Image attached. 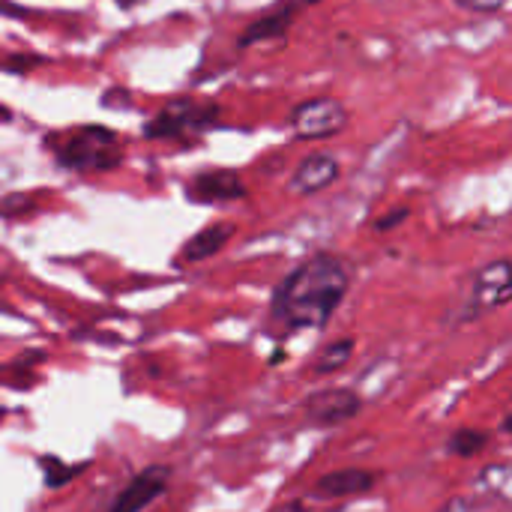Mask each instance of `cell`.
Masks as SVG:
<instances>
[{
    "label": "cell",
    "instance_id": "cell-1",
    "mask_svg": "<svg viewBox=\"0 0 512 512\" xmlns=\"http://www.w3.org/2000/svg\"><path fill=\"white\" fill-rule=\"evenodd\" d=\"M348 285L351 276L345 261L336 255H315L279 285L270 309L273 321L285 330H318L333 318Z\"/></svg>",
    "mask_w": 512,
    "mask_h": 512
},
{
    "label": "cell",
    "instance_id": "cell-2",
    "mask_svg": "<svg viewBox=\"0 0 512 512\" xmlns=\"http://www.w3.org/2000/svg\"><path fill=\"white\" fill-rule=\"evenodd\" d=\"M57 162L69 171H111L123 162L120 141L105 126H84L54 144Z\"/></svg>",
    "mask_w": 512,
    "mask_h": 512
},
{
    "label": "cell",
    "instance_id": "cell-3",
    "mask_svg": "<svg viewBox=\"0 0 512 512\" xmlns=\"http://www.w3.org/2000/svg\"><path fill=\"white\" fill-rule=\"evenodd\" d=\"M216 123H219V105L183 96V99L168 102L144 126V135L147 138H189V135L213 129Z\"/></svg>",
    "mask_w": 512,
    "mask_h": 512
},
{
    "label": "cell",
    "instance_id": "cell-4",
    "mask_svg": "<svg viewBox=\"0 0 512 512\" xmlns=\"http://www.w3.org/2000/svg\"><path fill=\"white\" fill-rule=\"evenodd\" d=\"M348 123V108L339 99L321 96V99H309L303 105H297L291 111V129L297 138L303 141H315V138H333L345 129Z\"/></svg>",
    "mask_w": 512,
    "mask_h": 512
},
{
    "label": "cell",
    "instance_id": "cell-5",
    "mask_svg": "<svg viewBox=\"0 0 512 512\" xmlns=\"http://www.w3.org/2000/svg\"><path fill=\"white\" fill-rule=\"evenodd\" d=\"M339 174H342V168H339V159L333 153H324V150L309 153L297 165V171L291 174L288 192H294V195H318L327 186H333L339 180Z\"/></svg>",
    "mask_w": 512,
    "mask_h": 512
},
{
    "label": "cell",
    "instance_id": "cell-6",
    "mask_svg": "<svg viewBox=\"0 0 512 512\" xmlns=\"http://www.w3.org/2000/svg\"><path fill=\"white\" fill-rule=\"evenodd\" d=\"M168 480H171V468L165 465H150L144 468L138 477L129 480V486L117 495L111 512H141L147 504H153L165 489H168Z\"/></svg>",
    "mask_w": 512,
    "mask_h": 512
},
{
    "label": "cell",
    "instance_id": "cell-7",
    "mask_svg": "<svg viewBox=\"0 0 512 512\" xmlns=\"http://www.w3.org/2000/svg\"><path fill=\"white\" fill-rule=\"evenodd\" d=\"M360 408H363V402L351 390H321V393L309 396V402H306V414L315 426H339V423L351 420Z\"/></svg>",
    "mask_w": 512,
    "mask_h": 512
},
{
    "label": "cell",
    "instance_id": "cell-8",
    "mask_svg": "<svg viewBox=\"0 0 512 512\" xmlns=\"http://www.w3.org/2000/svg\"><path fill=\"white\" fill-rule=\"evenodd\" d=\"M186 192L198 204H222V201H240L246 195V183L240 180V174L216 168V171L198 174Z\"/></svg>",
    "mask_w": 512,
    "mask_h": 512
},
{
    "label": "cell",
    "instance_id": "cell-9",
    "mask_svg": "<svg viewBox=\"0 0 512 512\" xmlns=\"http://www.w3.org/2000/svg\"><path fill=\"white\" fill-rule=\"evenodd\" d=\"M512 285H510V261L501 258L495 264H489L486 270H480L477 282H474V309H498L510 303Z\"/></svg>",
    "mask_w": 512,
    "mask_h": 512
},
{
    "label": "cell",
    "instance_id": "cell-10",
    "mask_svg": "<svg viewBox=\"0 0 512 512\" xmlns=\"http://www.w3.org/2000/svg\"><path fill=\"white\" fill-rule=\"evenodd\" d=\"M372 486H375V474L363 468H345V471L324 474L315 483V495L318 498H357V495H366Z\"/></svg>",
    "mask_w": 512,
    "mask_h": 512
},
{
    "label": "cell",
    "instance_id": "cell-11",
    "mask_svg": "<svg viewBox=\"0 0 512 512\" xmlns=\"http://www.w3.org/2000/svg\"><path fill=\"white\" fill-rule=\"evenodd\" d=\"M231 234H234V225H210V228H204V231H198L186 246H183V261H207V258H213L216 252H222L225 249V243L231 240Z\"/></svg>",
    "mask_w": 512,
    "mask_h": 512
},
{
    "label": "cell",
    "instance_id": "cell-12",
    "mask_svg": "<svg viewBox=\"0 0 512 512\" xmlns=\"http://www.w3.org/2000/svg\"><path fill=\"white\" fill-rule=\"evenodd\" d=\"M291 24V9H279L276 15H267L261 21H255L243 36H240V45H252V42H261V39H270V36H282Z\"/></svg>",
    "mask_w": 512,
    "mask_h": 512
},
{
    "label": "cell",
    "instance_id": "cell-13",
    "mask_svg": "<svg viewBox=\"0 0 512 512\" xmlns=\"http://www.w3.org/2000/svg\"><path fill=\"white\" fill-rule=\"evenodd\" d=\"M39 465H42V474H45V486L48 489H60V486H66L72 477H78L84 471V465H66V462H60L54 456H42Z\"/></svg>",
    "mask_w": 512,
    "mask_h": 512
},
{
    "label": "cell",
    "instance_id": "cell-14",
    "mask_svg": "<svg viewBox=\"0 0 512 512\" xmlns=\"http://www.w3.org/2000/svg\"><path fill=\"white\" fill-rule=\"evenodd\" d=\"M351 354H354V342H351V339H345V342H333V345H327V348H324V354L318 357L315 372H318V375H330V372L342 369V366L351 360Z\"/></svg>",
    "mask_w": 512,
    "mask_h": 512
},
{
    "label": "cell",
    "instance_id": "cell-15",
    "mask_svg": "<svg viewBox=\"0 0 512 512\" xmlns=\"http://www.w3.org/2000/svg\"><path fill=\"white\" fill-rule=\"evenodd\" d=\"M489 444V435L486 432H474V429H462L450 438V453L456 456H474L480 453L483 447Z\"/></svg>",
    "mask_w": 512,
    "mask_h": 512
},
{
    "label": "cell",
    "instance_id": "cell-16",
    "mask_svg": "<svg viewBox=\"0 0 512 512\" xmlns=\"http://www.w3.org/2000/svg\"><path fill=\"white\" fill-rule=\"evenodd\" d=\"M453 3L465 12H501L507 9L510 0H453Z\"/></svg>",
    "mask_w": 512,
    "mask_h": 512
},
{
    "label": "cell",
    "instance_id": "cell-17",
    "mask_svg": "<svg viewBox=\"0 0 512 512\" xmlns=\"http://www.w3.org/2000/svg\"><path fill=\"white\" fill-rule=\"evenodd\" d=\"M405 216H408V207H402V210H396V213H390L387 219H381V222H378V228H381V231H387V228H393V225H399V222H405Z\"/></svg>",
    "mask_w": 512,
    "mask_h": 512
},
{
    "label": "cell",
    "instance_id": "cell-18",
    "mask_svg": "<svg viewBox=\"0 0 512 512\" xmlns=\"http://www.w3.org/2000/svg\"><path fill=\"white\" fill-rule=\"evenodd\" d=\"M270 512H306L303 504H297V501H288V504H282V507H276V510Z\"/></svg>",
    "mask_w": 512,
    "mask_h": 512
},
{
    "label": "cell",
    "instance_id": "cell-19",
    "mask_svg": "<svg viewBox=\"0 0 512 512\" xmlns=\"http://www.w3.org/2000/svg\"><path fill=\"white\" fill-rule=\"evenodd\" d=\"M6 120H9V111H6V108L0 105V123H6Z\"/></svg>",
    "mask_w": 512,
    "mask_h": 512
},
{
    "label": "cell",
    "instance_id": "cell-20",
    "mask_svg": "<svg viewBox=\"0 0 512 512\" xmlns=\"http://www.w3.org/2000/svg\"><path fill=\"white\" fill-rule=\"evenodd\" d=\"M303 3H315V0H303Z\"/></svg>",
    "mask_w": 512,
    "mask_h": 512
}]
</instances>
